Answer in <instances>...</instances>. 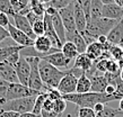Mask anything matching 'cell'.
I'll list each match as a JSON object with an SVG mask.
<instances>
[{
  "mask_svg": "<svg viewBox=\"0 0 123 117\" xmlns=\"http://www.w3.org/2000/svg\"><path fill=\"white\" fill-rule=\"evenodd\" d=\"M43 22H44V35L50 38V41L52 43V46L54 49H58L61 51V47H62L63 44H62V42L60 41L59 36L55 33V29L53 27L52 16L45 14L44 17H43Z\"/></svg>",
  "mask_w": 123,
  "mask_h": 117,
  "instance_id": "obj_9",
  "label": "cell"
},
{
  "mask_svg": "<svg viewBox=\"0 0 123 117\" xmlns=\"http://www.w3.org/2000/svg\"><path fill=\"white\" fill-rule=\"evenodd\" d=\"M40 94H41L40 91L31 89L30 87L24 86L22 83H10L7 90V94H6V99H7V101H9V100H14V99L38 96Z\"/></svg>",
  "mask_w": 123,
  "mask_h": 117,
  "instance_id": "obj_6",
  "label": "cell"
},
{
  "mask_svg": "<svg viewBox=\"0 0 123 117\" xmlns=\"http://www.w3.org/2000/svg\"><path fill=\"white\" fill-rule=\"evenodd\" d=\"M78 117H96V113L89 107H79Z\"/></svg>",
  "mask_w": 123,
  "mask_h": 117,
  "instance_id": "obj_36",
  "label": "cell"
},
{
  "mask_svg": "<svg viewBox=\"0 0 123 117\" xmlns=\"http://www.w3.org/2000/svg\"><path fill=\"white\" fill-rule=\"evenodd\" d=\"M115 4H116V5H119L120 7H122V8H123V0H115Z\"/></svg>",
  "mask_w": 123,
  "mask_h": 117,
  "instance_id": "obj_55",
  "label": "cell"
},
{
  "mask_svg": "<svg viewBox=\"0 0 123 117\" xmlns=\"http://www.w3.org/2000/svg\"><path fill=\"white\" fill-rule=\"evenodd\" d=\"M66 108H67V101H66L63 98H60V99H58V100H55V101H54L53 110H54L56 114L62 115V114H63V111L66 110Z\"/></svg>",
  "mask_w": 123,
  "mask_h": 117,
  "instance_id": "obj_35",
  "label": "cell"
},
{
  "mask_svg": "<svg viewBox=\"0 0 123 117\" xmlns=\"http://www.w3.org/2000/svg\"><path fill=\"white\" fill-rule=\"evenodd\" d=\"M30 7H31V10L33 12H35L37 16L44 17L45 10H46V5L41 4L38 0H31Z\"/></svg>",
  "mask_w": 123,
  "mask_h": 117,
  "instance_id": "obj_28",
  "label": "cell"
},
{
  "mask_svg": "<svg viewBox=\"0 0 123 117\" xmlns=\"http://www.w3.org/2000/svg\"><path fill=\"white\" fill-rule=\"evenodd\" d=\"M77 82H78V78L70 71V69L67 71L66 76L61 79L59 86H58V90L60 94L62 95H70L76 94V89H77Z\"/></svg>",
  "mask_w": 123,
  "mask_h": 117,
  "instance_id": "obj_8",
  "label": "cell"
},
{
  "mask_svg": "<svg viewBox=\"0 0 123 117\" xmlns=\"http://www.w3.org/2000/svg\"><path fill=\"white\" fill-rule=\"evenodd\" d=\"M102 2L104 5H107V4H114L115 0H102Z\"/></svg>",
  "mask_w": 123,
  "mask_h": 117,
  "instance_id": "obj_51",
  "label": "cell"
},
{
  "mask_svg": "<svg viewBox=\"0 0 123 117\" xmlns=\"http://www.w3.org/2000/svg\"><path fill=\"white\" fill-rule=\"evenodd\" d=\"M46 92H48L49 98L51 99V100H53V101H55L58 99L62 98V95L60 94V91L58 90V89H52V88H50Z\"/></svg>",
  "mask_w": 123,
  "mask_h": 117,
  "instance_id": "obj_39",
  "label": "cell"
},
{
  "mask_svg": "<svg viewBox=\"0 0 123 117\" xmlns=\"http://www.w3.org/2000/svg\"><path fill=\"white\" fill-rule=\"evenodd\" d=\"M120 78H121V80L123 81V70L121 72H120Z\"/></svg>",
  "mask_w": 123,
  "mask_h": 117,
  "instance_id": "obj_56",
  "label": "cell"
},
{
  "mask_svg": "<svg viewBox=\"0 0 123 117\" xmlns=\"http://www.w3.org/2000/svg\"><path fill=\"white\" fill-rule=\"evenodd\" d=\"M95 64H94V68L95 70L98 72H102V73H106L107 72V63L108 60L106 59H98V60L94 61Z\"/></svg>",
  "mask_w": 123,
  "mask_h": 117,
  "instance_id": "obj_34",
  "label": "cell"
},
{
  "mask_svg": "<svg viewBox=\"0 0 123 117\" xmlns=\"http://www.w3.org/2000/svg\"><path fill=\"white\" fill-rule=\"evenodd\" d=\"M24 49H27V47H24L22 45H9V44L0 45V62H6L12 54L22 52L24 51Z\"/></svg>",
  "mask_w": 123,
  "mask_h": 117,
  "instance_id": "obj_22",
  "label": "cell"
},
{
  "mask_svg": "<svg viewBox=\"0 0 123 117\" xmlns=\"http://www.w3.org/2000/svg\"><path fill=\"white\" fill-rule=\"evenodd\" d=\"M19 117H42L41 115H37V114H34L33 111H30V113H24L20 114Z\"/></svg>",
  "mask_w": 123,
  "mask_h": 117,
  "instance_id": "obj_49",
  "label": "cell"
},
{
  "mask_svg": "<svg viewBox=\"0 0 123 117\" xmlns=\"http://www.w3.org/2000/svg\"><path fill=\"white\" fill-rule=\"evenodd\" d=\"M107 72H110V73H119V72H121L117 61L113 60V59H110V60H108V63H107Z\"/></svg>",
  "mask_w": 123,
  "mask_h": 117,
  "instance_id": "obj_38",
  "label": "cell"
},
{
  "mask_svg": "<svg viewBox=\"0 0 123 117\" xmlns=\"http://www.w3.org/2000/svg\"><path fill=\"white\" fill-rule=\"evenodd\" d=\"M62 98L68 102H72L77 105L78 107H89L94 108V106L102 102V104H107V102L114 101V100H121L123 96L120 92L116 91L114 95H107V94H99V92H94L89 91L86 94H70V95H63Z\"/></svg>",
  "mask_w": 123,
  "mask_h": 117,
  "instance_id": "obj_1",
  "label": "cell"
},
{
  "mask_svg": "<svg viewBox=\"0 0 123 117\" xmlns=\"http://www.w3.org/2000/svg\"><path fill=\"white\" fill-rule=\"evenodd\" d=\"M48 92H41V94L36 96V100H35V105L33 108V113L41 115V111L43 109V104H44L45 99L48 98Z\"/></svg>",
  "mask_w": 123,
  "mask_h": 117,
  "instance_id": "obj_29",
  "label": "cell"
},
{
  "mask_svg": "<svg viewBox=\"0 0 123 117\" xmlns=\"http://www.w3.org/2000/svg\"><path fill=\"white\" fill-rule=\"evenodd\" d=\"M41 116L42 117H58L59 116V114H56L54 110H44V109H42L41 111Z\"/></svg>",
  "mask_w": 123,
  "mask_h": 117,
  "instance_id": "obj_45",
  "label": "cell"
},
{
  "mask_svg": "<svg viewBox=\"0 0 123 117\" xmlns=\"http://www.w3.org/2000/svg\"><path fill=\"white\" fill-rule=\"evenodd\" d=\"M71 42V43H74L78 50L79 54H81V53H85L86 50H87V46L88 44L86 43L85 38L82 36L80 33H79L78 30H75V32H71V33H66V42Z\"/></svg>",
  "mask_w": 123,
  "mask_h": 117,
  "instance_id": "obj_18",
  "label": "cell"
},
{
  "mask_svg": "<svg viewBox=\"0 0 123 117\" xmlns=\"http://www.w3.org/2000/svg\"><path fill=\"white\" fill-rule=\"evenodd\" d=\"M20 114L10 110H0V117H19Z\"/></svg>",
  "mask_w": 123,
  "mask_h": 117,
  "instance_id": "obj_42",
  "label": "cell"
},
{
  "mask_svg": "<svg viewBox=\"0 0 123 117\" xmlns=\"http://www.w3.org/2000/svg\"><path fill=\"white\" fill-rule=\"evenodd\" d=\"M74 14H75V23L77 30L82 36H85L86 28H87V17H86L85 11L82 10L81 6L76 0L74 2Z\"/></svg>",
  "mask_w": 123,
  "mask_h": 117,
  "instance_id": "obj_14",
  "label": "cell"
},
{
  "mask_svg": "<svg viewBox=\"0 0 123 117\" xmlns=\"http://www.w3.org/2000/svg\"><path fill=\"white\" fill-rule=\"evenodd\" d=\"M0 12H5L11 17L15 15L16 12L10 4V0H0Z\"/></svg>",
  "mask_w": 123,
  "mask_h": 117,
  "instance_id": "obj_30",
  "label": "cell"
},
{
  "mask_svg": "<svg viewBox=\"0 0 123 117\" xmlns=\"http://www.w3.org/2000/svg\"><path fill=\"white\" fill-rule=\"evenodd\" d=\"M61 52L63 53L64 55L68 57V59H70V60H75L76 57L79 55V52L76 45L74 43H71V42H64L62 47H61Z\"/></svg>",
  "mask_w": 123,
  "mask_h": 117,
  "instance_id": "obj_26",
  "label": "cell"
},
{
  "mask_svg": "<svg viewBox=\"0 0 123 117\" xmlns=\"http://www.w3.org/2000/svg\"><path fill=\"white\" fill-rule=\"evenodd\" d=\"M105 104H102V102H98V104H96V105L94 106V108L93 109L95 110V113L96 114H98V113H101L102 110H104V108H105Z\"/></svg>",
  "mask_w": 123,
  "mask_h": 117,
  "instance_id": "obj_47",
  "label": "cell"
},
{
  "mask_svg": "<svg viewBox=\"0 0 123 117\" xmlns=\"http://www.w3.org/2000/svg\"><path fill=\"white\" fill-rule=\"evenodd\" d=\"M15 71L17 73V78H18L19 83H22L24 86L28 87V80L31 76V65L28 61L25 56H20L19 61L15 64Z\"/></svg>",
  "mask_w": 123,
  "mask_h": 117,
  "instance_id": "obj_10",
  "label": "cell"
},
{
  "mask_svg": "<svg viewBox=\"0 0 123 117\" xmlns=\"http://www.w3.org/2000/svg\"><path fill=\"white\" fill-rule=\"evenodd\" d=\"M35 100H36V96L9 100L1 107L0 110H10V111H16L18 114L30 113V111H33Z\"/></svg>",
  "mask_w": 123,
  "mask_h": 117,
  "instance_id": "obj_5",
  "label": "cell"
},
{
  "mask_svg": "<svg viewBox=\"0 0 123 117\" xmlns=\"http://www.w3.org/2000/svg\"><path fill=\"white\" fill-rule=\"evenodd\" d=\"M26 17H27V19H28V22L31 23V25H33L35 22H37L38 19H42L43 17H40V16H37L35 12H33L32 10H31L28 14L26 15Z\"/></svg>",
  "mask_w": 123,
  "mask_h": 117,
  "instance_id": "obj_41",
  "label": "cell"
},
{
  "mask_svg": "<svg viewBox=\"0 0 123 117\" xmlns=\"http://www.w3.org/2000/svg\"><path fill=\"white\" fill-rule=\"evenodd\" d=\"M116 90H117V92H120L123 96V81L122 80L119 81V83L116 84Z\"/></svg>",
  "mask_w": 123,
  "mask_h": 117,
  "instance_id": "obj_50",
  "label": "cell"
},
{
  "mask_svg": "<svg viewBox=\"0 0 123 117\" xmlns=\"http://www.w3.org/2000/svg\"><path fill=\"white\" fill-rule=\"evenodd\" d=\"M52 23H53V27L55 29V33L58 34L60 41L62 42V44H63L66 42V28H64V25L62 23V19L60 17L59 12H56L55 15L52 16Z\"/></svg>",
  "mask_w": 123,
  "mask_h": 117,
  "instance_id": "obj_24",
  "label": "cell"
},
{
  "mask_svg": "<svg viewBox=\"0 0 123 117\" xmlns=\"http://www.w3.org/2000/svg\"><path fill=\"white\" fill-rule=\"evenodd\" d=\"M53 106H54V101L51 100V99L48 97V98L45 99L44 104H43V109L50 111V110H53Z\"/></svg>",
  "mask_w": 123,
  "mask_h": 117,
  "instance_id": "obj_43",
  "label": "cell"
},
{
  "mask_svg": "<svg viewBox=\"0 0 123 117\" xmlns=\"http://www.w3.org/2000/svg\"><path fill=\"white\" fill-rule=\"evenodd\" d=\"M119 109L121 111H123V98L120 100V104H119Z\"/></svg>",
  "mask_w": 123,
  "mask_h": 117,
  "instance_id": "obj_54",
  "label": "cell"
},
{
  "mask_svg": "<svg viewBox=\"0 0 123 117\" xmlns=\"http://www.w3.org/2000/svg\"><path fill=\"white\" fill-rule=\"evenodd\" d=\"M120 20H114V19H108L104 17L99 18L90 19L87 23V28H86V34L84 36L87 44H90L97 39L98 36L106 35L112 30V28L119 23Z\"/></svg>",
  "mask_w": 123,
  "mask_h": 117,
  "instance_id": "obj_2",
  "label": "cell"
},
{
  "mask_svg": "<svg viewBox=\"0 0 123 117\" xmlns=\"http://www.w3.org/2000/svg\"><path fill=\"white\" fill-rule=\"evenodd\" d=\"M12 18H14V23H15V26L20 29L22 32H24L27 36H30L33 41L36 39V36L35 34L33 33V28H32V25L31 23L28 22V19H27L26 16L24 15H20V14H15V15L12 16Z\"/></svg>",
  "mask_w": 123,
  "mask_h": 117,
  "instance_id": "obj_15",
  "label": "cell"
},
{
  "mask_svg": "<svg viewBox=\"0 0 123 117\" xmlns=\"http://www.w3.org/2000/svg\"><path fill=\"white\" fill-rule=\"evenodd\" d=\"M0 79L9 83H19L15 68L7 62H0Z\"/></svg>",
  "mask_w": 123,
  "mask_h": 117,
  "instance_id": "obj_16",
  "label": "cell"
},
{
  "mask_svg": "<svg viewBox=\"0 0 123 117\" xmlns=\"http://www.w3.org/2000/svg\"><path fill=\"white\" fill-rule=\"evenodd\" d=\"M40 59L49 62L50 64L54 65V67L58 69H68L69 65H70V63H71V61H72V60H70V59H68L61 51L52 53V54L44 55V56L40 57Z\"/></svg>",
  "mask_w": 123,
  "mask_h": 117,
  "instance_id": "obj_13",
  "label": "cell"
},
{
  "mask_svg": "<svg viewBox=\"0 0 123 117\" xmlns=\"http://www.w3.org/2000/svg\"><path fill=\"white\" fill-rule=\"evenodd\" d=\"M32 28H33V33L35 34V36H42L44 35V22H43V18L38 19L37 22L32 25Z\"/></svg>",
  "mask_w": 123,
  "mask_h": 117,
  "instance_id": "obj_33",
  "label": "cell"
},
{
  "mask_svg": "<svg viewBox=\"0 0 123 117\" xmlns=\"http://www.w3.org/2000/svg\"><path fill=\"white\" fill-rule=\"evenodd\" d=\"M8 32H9V36L14 42H16L18 45H22L24 47H31L34 45V41L30 36H27L24 32L18 29L16 26H14L12 24H9V26L7 27Z\"/></svg>",
  "mask_w": 123,
  "mask_h": 117,
  "instance_id": "obj_12",
  "label": "cell"
},
{
  "mask_svg": "<svg viewBox=\"0 0 123 117\" xmlns=\"http://www.w3.org/2000/svg\"><path fill=\"white\" fill-rule=\"evenodd\" d=\"M74 2L71 5H69L68 7L63 8V9H61V10L58 11L61 19H62V23L64 25L66 33H71V32L77 30L76 23H75V14H74Z\"/></svg>",
  "mask_w": 123,
  "mask_h": 117,
  "instance_id": "obj_11",
  "label": "cell"
},
{
  "mask_svg": "<svg viewBox=\"0 0 123 117\" xmlns=\"http://www.w3.org/2000/svg\"><path fill=\"white\" fill-rule=\"evenodd\" d=\"M74 1H75V0H52V1L49 4V6L53 7L54 9H56V10L59 11L61 9L68 7V6L71 5Z\"/></svg>",
  "mask_w": 123,
  "mask_h": 117,
  "instance_id": "obj_31",
  "label": "cell"
},
{
  "mask_svg": "<svg viewBox=\"0 0 123 117\" xmlns=\"http://www.w3.org/2000/svg\"><path fill=\"white\" fill-rule=\"evenodd\" d=\"M116 87L115 86H113V84H108L107 87H106V89H105V94L107 95H114L116 92Z\"/></svg>",
  "mask_w": 123,
  "mask_h": 117,
  "instance_id": "obj_46",
  "label": "cell"
},
{
  "mask_svg": "<svg viewBox=\"0 0 123 117\" xmlns=\"http://www.w3.org/2000/svg\"><path fill=\"white\" fill-rule=\"evenodd\" d=\"M103 6L104 4L102 0H92L90 2V19L99 18L102 17V11H103Z\"/></svg>",
  "mask_w": 123,
  "mask_h": 117,
  "instance_id": "obj_27",
  "label": "cell"
},
{
  "mask_svg": "<svg viewBox=\"0 0 123 117\" xmlns=\"http://www.w3.org/2000/svg\"><path fill=\"white\" fill-rule=\"evenodd\" d=\"M38 1H40L41 4H43V5H49L52 0H38Z\"/></svg>",
  "mask_w": 123,
  "mask_h": 117,
  "instance_id": "obj_53",
  "label": "cell"
},
{
  "mask_svg": "<svg viewBox=\"0 0 123 117\" xmlns=\"http://www.w3.org/2000/svg\"><path fill=\"white\" fill-rule=\"evenodd\" d=\"M85 53L93 61H96V60H98V59L102 56V54L104 53V47H103L102 44H99L97 41H95V42H93V43L88 44Z\"/></svg>",
  "mask_w": 123,
  "mask_h": 117,
  "instance_id": "obj_23",
  "label": "cell"
},
{
  "mask_svg": "<svg viewBox=\"0 0 123 117\" xmlns=\"http://www.w3.org/2000/svg\"><path fill=\"white\" fill-rule=\"evenodd\" d=\"M76 1L81 6L82 10L85 11L86 17H87V23H88V20L90 18V2H92V0H76Z\"/></svg>",
  "mask_w": 123,
  "mask_h": 117,
  "instance_id": "obj_37",
  "label": "cell"
},
{
  "mask_svg": "<svg viewBox=\"0 0 123 117\" xmlns=\"http://www.w3.org/2000/svg\"><path fill=\"white\" fill-rule=\"evenodd\" d=\"M102 17L108 19H114V20H121L123 18V8L120 7L119 5L107 4L103 6V11Z\"/></svg>",
  "mask_w": 123,
  "mask_h": 117,
  "instance_id": "obj_17",
  "label": "cell"
},
{
  "mask_svg": "<svg viewBox=\"0 0 123 117\" xmlns=\"http://www.w3.org/2000/svg\"><path fill=\"white\" fill-rule=\"evenodd\" d=\"M117 63H119L120 70L122 71V70H123V57H122V59H121V60H120V61H117Z\"/></svg>",
  "mask_w": 123,
  "mask_h": 117,
  "instance_id": "obj_52",
  "label": "cell"
},
{
  "mask_svg": "<svg viewBox=\"0 0 123 117\" xmlns=\"http://www.w3.org/2000/svg\"><path fill=\"white\" fill-rule=\"evenodd\" d=\"M10 24V20H9V16L5 12H0V26L4 27V28H7Z\"/></svg>",
  "mask_w": 123,
  "mask_h": 117,
  "instance_id": "obj_40",
  "label": "cell"
},
{
  "mask_svg": "<svg viewBox=\"0 0 123 117\" xmlns=\"http://www.w3.org/2000/svg\"><path fill=\"white\" fill-rule=\"evenodd\" d=\"M26 59L31 65V76L30 80H28V87L31 89L40 91V92H46L49 90V88L42 81L40 69H38V63H40L41 59L37 56H26Z\"/></svg>",
  "mask_w": 123,
  "mask_h": 117,
  "instance_id": "obj_4",
  "label": "cell"
},
{
  "mask_svg": "<svg viewBox=\"0 0 123 117\" xmlns=\"http://www.w3.org/2000/svg\"><path fill=\"white\" fill-rule=\"evenodd\" d=\"M96 41L98 42L99 44H102V45H104V44H106V43L108 42V41H107V36H106V35H102V36H98Z\"/></svg>",
  "mask_w": 123,
  "mask_h": 117,
  "instance_id": "obj_48",
  "label": "cell"
},
{
  "mask_svg": "<svg viewBox=\"0 0 123 117\" xmlns=\"http://www.w3.org/2000/svg\"><path fill=\"white\" fill-rule=\"evenodd\" d=\"M94 67V61L90 59L86 53H81L79 54L78 56L75 59V64H74V68L80 69L81 71H84L85 73H88V72L93 69Z\"/></svg>",
  "mask_w": 123,
  "mask_h": 117,
  "instance_id": "obj_21",
  "label": "cell"
},
{
  "mask_svg": "<svg viewBox=\"0 0 123 117\" xmlns=\"http://www.w3.org/2000/svg\"><path fill=\"white\" fill-rule=\"evenodd\" d=\"M38 69H40L42 81L49 89L50 88L56 89L61 79L67 73V71H61L60 69L55 68L54 65L50 64L49 62L42 60V59L40 60V63H38Z\"/></svg>",
  "mask_w": 123,
  "mask_h": 117,
  "instance_id": "obj_3",
  "label": "cell"
},
{
  "mask_svg": "<svg viewBox=\"0 0 123 117\" xmlns=\"http://www.w3.org/2000/svg\"><path fill=\"white\" fill-rule=\"evenodd\" d=\"M107 41L112 45H122L123 43V18L107 34Z\"/></svg>",
  "mask_w": 123,
  "mask_h": 117,
  "instance_id": "obj_19",
  "label": "cell"
},
{
  "mask_svg": "<svg viewBox=\"0 0 123 117\" xmlns=\"http://www.w3.org/2000/svg\"><path fill=\"white\" fill-rule=\"evenodd\" d=\"M88 78L92 81V91L104 94L105 89L108 86V81L105 74H94V76H90Z\"/></svg>",
  "mask_w": 123,
  "mask_h": 117,
  "instance_id": "obj_20",
  "label": "cell"
},
{
  "mask_svg": "<svg viewBox=\"0 0 123 117\" xmlns=\"http://www.w3.org/2000/svg\"><path fill=\"white\" fill-rule=\"evenodd\" d=\"M111 57L115 61H120L123 57V47L120 45H112L110 49Z\"/></svg>",
  "mask_w": 123,
  "mask_h": 117,
  "instance_id": "obj_32",
  "label": "cell"
},
{
  "mask_svg": "<svg viewBox=\"0 0 123 117\" xmlns=\"http://www.w3.org/2000/svg\"><path fill=\"white\" fill-rule=\"evenodd\" d=\"M8 37H10V36H9V32H8V29L0 26V43L4 42L5 39L8 38Z\"/></svg>",
  "mask_w": 123,
  "mask_h": 117,
  "instance_id": "obj_44",
  "label": "cell"
},
{
  "mask_svg": "<svg viewBox=\"0 0 123 117\" xmlns=\"http://www.w3.org/2000/svg\"><path fill=\"white\" fill-rule=\"evenodd\" d=\"M92 91V81L88 78V76L84 73L82 76L78 78V82H77V89H76V94H86Z\"/></svg>",
  "mask_w": 123,
  "mask_h": 117,
  "instance_id": "obj_25",
  "label": "cell"
},
{
  "mask_svg": "<svg viewBox=\"0 0 123 117\" xmlns=\"http://www.w3.org/2000/svg\"><path fill=\"white\" fill-rule=\"evenodd\" d=\"M33 47L35 50V52L37 53L36 54L37 57H42V56H44V55L52 54V53H55L60 51V50L53 47L50 38L48 36H45V35H42V36H37L36 37V39L34 41Z\"/></svg>",
  "mask_w": 123,
  "mask_h": 117,
  "instance_id": "obj_7",
  "label": "cell"
}]
</instances>
